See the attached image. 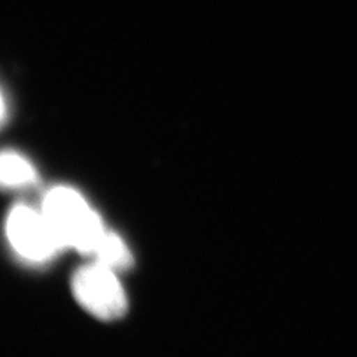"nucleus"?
Masks as SVG:
<instances>
[{
    "label": "nucleus",
    "mask_w": 357,
    "mask_h": 357,
    "mask_svg": "<svg viewBox=\"0 0 357 357\" xmlns=\"http://www.w3.org/2000/svg\"><path fill=\"white\" fill-rule=\"evenodd\" d=\"M63 249L93 256L106 232L105 223L77 189L59 185L45 194L40 206Z\"/></svg>",
    "instance_id": "f257e3e1"
},
{
    "label": "nucleus",
    "mask_w": 357,
    "mask_h": 357,
    "mask_svg": "<svg viewBox=\"0 0 357 357\" xmlns=\"http://www.w3.org/2000/svg\"><path fill=\"white\" fill-rule=\"evenodd\" d=\"M116 274L94 261L81 266L72 277V292L77 304L98 320H118L128 310L126 289Z\"/></svg>",
    "instance_id": "f03ea898"
},
{
    "label": "nucleus",
    "mask_w": 357,
    "mask_h": 357,
    "mask_svg": "<svg viewBox=\"0 0 357 357\" xmlns=\"http://www.w3.org/2000/svg\"><path fill=\"white\" fill-rule=\"evenodd\" d=\"M5 234L10 249L27 264H47L64 250L42 210L26 204L10 208L5 222Z\"/></svg>",
    "instance_id": "7ed1b4c3"
},
{
    "label": "nucleus",
    "mask_w": 357,
    "mask_h": 357,
    "mask_svg": "<svg viewBox=\"0 0 357 357\" xmlns=\"http://www.w3.org/2000/svg\"><path fill=\"white\" fill-rule=\"evenodd\" d=\"M36 182L38 172L24 155L15 151L0 152V189L18 191L36 185Z\"/></svg>",
    "instance_id": "20e7f679"
},
{
    "label": "nucleus",
    "mask_w": 357,
    "mask_h": 357,
    "mask_svg": "<svg viewBox=\"0 0 357 357\" xmlns=\"http://www.w3.org/2000/svg\"><path fill=\"white\" fill-rule=\"evenodd\" d=\"M93 258L116 273L126 271L132 265V255L127 243L116 232L107 229L98 241Z\"/></svg>",
    "instance_id": "39448f33"
},
{
    "label": "nucleus",
    "mask_w": 357,
    "mask_h": 357,
    "mask_svg": "<svg viewBox=\"0 0 357 357\" xmlns=\"http://www.w3.org/2000/svg\"><path fill=\"white\" fill-rule=\"evenodd\" d=\"M6 116H8V105H6L5 96L2 94V91H0V126L3 124Z\"/></svg>",
    "instance_id": "423d86ee"
}]
</instances>
